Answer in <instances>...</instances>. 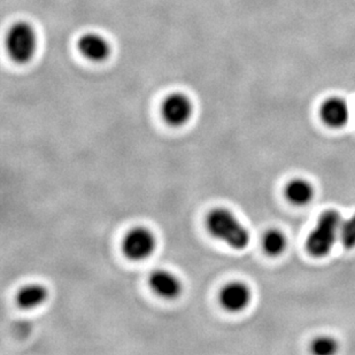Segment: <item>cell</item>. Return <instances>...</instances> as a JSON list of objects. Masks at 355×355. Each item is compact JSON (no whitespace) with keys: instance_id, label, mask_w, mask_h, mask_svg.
Returning a JSON list of instances; mask_svg holds the SVG:
<instances>
[{"instance_id":"8992f818","label":"cell","mask_w":355,"mask_h":355,"mask_svg":"<svg viewBox=\"0 0 355 355\" xmlns=\"http://www.w3.org/2000/svg\"><path fill=\"white\" fill-rule=\"evenodd\" d=\"M251 291L243 283H232L222 290L220 302L229 312H239L250 304Z\"/></svg>"},{"instance_id":"3957f363","label":"cell","mask_w":355,"mask_h":355,"mask_svg":"<svg viewBox=\"0 0 355 355\" xmlns=\"http://www.w3.org/2000/svg\"><path fill=\"white\" fill-rule=\"evenodd\" d=\"M6 46L8 54L17 64H26L34 57L37 47V38L34 28L27 22H17L7 34Z\"/></svg>"},{"instance_id":"8fae6325","label":"cell","mask_w":355,"mask_h":355,"mask_svg":"<svg viewBox=\"0 0 355 355\" xmlns=\"http://www.w3.org/2000/svg\"><path fill=\"white\" fill-rule=\"evenodd\" d=\"M313 195L314 191L312 185L302 180L292 181L286 188V197L295 205L309 204L312 200Z\"/></svg>"},{"instance_id":"ba28073f","label":"cell","mask_w":355,"mask_h":355,"mask_svg":"<svg viewBox=\"0 0 355 355\" xmlns=\"http://www.w3.org/2000/svg\"><path fill=\"white\" fill-rule=\"evenodd\" d=\"M78 49L84 57L96 62L107 59L111 53V46L107 40L96 33H89L82 36L78 40Z\"/></svg>"},{"instance_id":"277c9868","label":"cell","mask_w":355,"mask_h":355,"mask_svg":"<svg viewBox=\"0 0 355 355\" xmlns=\"http://www.w3.org/2000/svg\"><path fill=\"white\" fill-rule=\"evenodd\" d=\"M155 250V238L148 229H134L124 238V254L134 261H141L148 258Z\"/></svg>"},{"instance_id":"9c48e42d","label":"cell","mask_w":355,"mask_h":355,"mask_svg":"<svg viewBox=\"0 0 355 355\" xmlns=\"http://www.w3.org/2000/svg\"><path fill=\"white\" fill-rule=\"evenodd\" d=\"M152 290L162 298L174 299L180 295L182 284L176 276L166 270H157L150 277Z\"/></svg>"},{"instance_id":"30bf717a","label":"cell","mask_w":355,"mask_h":355,"mask_svg":"<svg viewBox=\"0 0 355 355\" xmlns=\"http://www.w3.org/2000/svg\"><path fill=\"white\" fill-rule=\"evenodd\" d=\"M46 298V288L40 284H31L21 288L17 302L21 309H33L42 305Z\"/></svg>"},{"instance_id":"6da1fadb","label":"cell","mask_w":355,"mask_h":355,"mask_svg":"<svg viewBox=\"0 0 355 355\" xmlns=\"http://www.w3.org/2000/svg\"><path fill=\"white\" fill-rule=\"evenodd\" d=\"M207 228L214 237L225 241L236 250L246 248L250 234L237 218L225 209H215L207 216Z\"/></svg>"},{"instance_id":"7c38bea8","label":"cell","mask_w":355,"mask_h":355,"mask_svg":"<svg viewBox=\"0 0 355 355\" xmlns=\"http://www.w3.org/2000/svg\"><path fill=\"white\" fill-rule=\"evenodd\" d=\"M262 245L268 254L278 255L286 248V239L282 232L272 230L266 234Z\"/></svg>"},{"instance_id":"4fadbf2b","label":"cell","mask_w":355,"mask_h":355,"mask_svg":"<svg viewBox=\"0 0 355 355\" xmlns=\"http://www.w3.org/2000/svg\"><path fill=\"white\" fill-rule=\"evenodd\" d=\"M337 344L331 338H318L314 340L312 345V351L315 354L328 355L336 352Z\"/></svg>"},{"instance_id":"5b68a950","label":"cell","mask_w":355,"mask_h":355,"mask_svg":"<svg viewBox=\"0 0 355 355\" xmlns=\"http://www.w3.org/2000/svg\"><path fill=\"white\" fill-rule=\"evenodd\" d=\"M161 112L168 124L181 127L191 119L193 107L191 101L185 94H173L164 99Z\"/></svg>"},{"instance_id":"52a82bcc","label":"cell","mask_w":355,"mask_h":355,"mask_svg":"<svg viewBox=\"0 0 355 355\" xmlns=\"http://www.w3.org/2000/svg\"><path fill=\"white\" fill-rule=\"evenodd\" d=\"M320 114L329 127H344L349 118V105L342 98L332 97L323 103Z\"/></svg>"},{"instance_id":"5bb4252c","label":"cell","mask_w":355,"mask_h":355,"mask_svg":"<svg viewBox=\"0 0 355 355\" xmlns=\"http://www.w3.org/2000/svg\"><path fill=\"white\" fill-rule=\"evenodd\" d=\"M342 241L346 248H353L355 246V215L349 218L345 225H342Z\"/></svg>"},{"instance_id":"7a4b0ae2","label":"cell","mask_w":355,"mask_h":355,"mask_svg":"<svg viewBox=\"0 0 355 355\" xmlns=\"http://www.w3.org/2000/svg\"><path fill=\"white\" fill-rule=\"evenodd\" d=\"M342 227V216L338 211H325L316 225L315 230L307 239V250L313 257H324L335 244L338 230Z\"/></svg>"}]
</instances>
